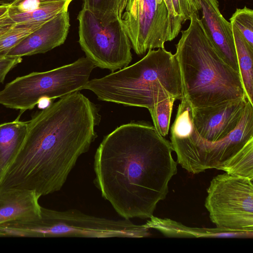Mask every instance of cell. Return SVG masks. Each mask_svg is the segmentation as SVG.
Instances as JSON below:
<instances>
[{
    "label": "cell",
    "mask_w": 253,
    "mask_h": 253,
    "mask_svg": "<svg viewBox=\"0 0 253 253\" xmlns=\"http://www.w3.org/2000/svg\"><path fill=\"white\" fill-rule=\"evenodd\" d=\"M171 142L145 122L123 125L103 138L95 154L94 183L125 219L150 218L177 172Z\"/></svg>",
    "instance_id": "cell-1"
},
{
    "label": "cell",
    "mask_w": 253,
    "mask_h": 253,
    "mask_svg": "<svg viewBox=\"0 0 253 253\" xmlns=\"http://www.w3.org/2000/svg\"><path fill=\"white\" fill-rule=\"evenodd\" d=\"M96 106L79 91L63 96L28 122L22 145L0 182V190L59 191L79 157L97 136Z\"/></svg>",
    "instance_id": "cell-2"
},
{
    "label": "cell",
    "mask_w": 253,
    "mask_h": 253,
    "mask_svg": "<svg viewBox=\"0 0 253 253\" xmlns=\"http://www.w3.org/2000/svg\"><path fill=\"white\" fill-rule=\"evenodd\" d=\"M189 20L175 44L182 99L192 108H200L247 98L239 72L220 57L198 13Z\"/></svg>",
    "instance_id": "cell-3"
},
{
    "label": "cell",
    "mask_w": 253,
    "mask_h": 253,
    "mask_svg": "<svg viewBox=\"0 0 253 253\" xmlns=\"http://www.w3.org/2000/svg\"><path fill=\"white\" fill-rule=\"evenodd\" d=\"M84 89L101 101L147 109L168 98H183L177 60L165 47L149 49L134 64L89 80Z\"/></svg>",
    "instance_id": "cell-4"
},
{
    "label": "cell",
    "mask_w": 253,
    "mask_h": 253,
    "mask_svg": "<svg viewBox=\"0 0 253 253\" xmlns=\"http://www.w3.org/2000/svg\"><path fill=\"white\" fill-rule=\"evenodd\" d=\"M5 237L138 238L151 234L143 225L129 219H112L85 214L76 210L58 211L41 206L40 216L0 225Z\"/></svg>",
    "instance_id": "cell-5"
},
{
    "label": "cell",
    "mask_w": 253,
    "mask_h": 253,
    "mask_svg": "<svg viewBox=\"0 0 253 253\" xmlns=\"http://www.w3.org/2000/svg\"><path fill=\"white\" fill-rule=\"evenodd\" d=\"M96 68L86 57L45 72L18 77L0 90V105L19 110L33 109L43 99L61 98L84 89Z\"/></svg>",
    "instance_id": "cell-6"
},
{
    "label": "cell",
    "mask_w": 253,
    "mask_h": 253,
    "mask_svg": "<svg viewBox=\"0 0 253 253\" xmlns=\"http://www.w3.org/2000/svg\"><path fill=\"white\" fill-rule=\"evenodd\" d=\"M253 139V104L247 101L238 126L223 139L208 142L199 136L193 126L184 133L170 136L177 163L189 172L198 174L218 169Z\"/></svg>",
    "instance_id": "cell-7"
},
{
    "label": "cell",
    "mask_w": 253,
    "mask_h": 253,
    "mask_svg": "<svg viewBox=\"0 0 253 253\" xmlns=\"http://www.w3.org/2000/svg\"><path fill=\"white\" fill-rule=\"evenodd\" d=\"M205 206L216 227L253 231V180L225 173L214 177Z\"/></svg>",
    "instance_id": "cell-8"
},
{
    "label": "cell",
    "mask_w": 253,
    "mask_h": 253,
    "mask_svg": "<svg viewBox=\"0 0 253 253\" xmlns=\"http://www.w3.org/2000/svg\"><path fill=\"white\" fill-rule=\"evenodd\" d=\"M77 18L79 44L96 67L114 72L128 66L132 59L131 44L122 20L104 24L83 7Z\"/></svg>",
    "instance_id": "cell-9"
},
{
    "label": "cell",
    "mask_w": 253,
    "mask_h": 253,
    "mask_svg": "<svg viewBox=\"0 0 253 253\" xmlns=\"http://www.w3.org/2000/svg\"><path fill=\"white\" fill-rule=\"evenodd\" d=\"M122 22L134 52L141 55L163 48L171 41L169 11L165 2L156 0H128Z\"/></svg>",
    "instance_id": "cell-10"
},
{
    "label": "cell",
    "mask_w": 253,
    "mask_h": 253,
    "mask_svg": "<svg viewBox=\"0 0 253 253\" xmlns=\"http://www.w3.org/2000/svg\"><path fill=\"white\" fill-rule=\"evenodd\" d=\"M247 98L215 105L192 108V121L196 132L211 142L219 141L239 125L244 114Z\"/></svg>",
    "instance_id": "cell-11"
},
{
    "label": "cell",
    "mask_w": 253,
    "mask_h": 253,
    "mask_svg": "<svg viewBox=\"0 0 253 253\" xmlns=\"http://www.w3.org/2000/svg\"><path fill=\"white\" fill-rule=\"evenodd\" d=\"M70 27L69 13L63 11L30 34L7 54L8 57L45 53L64 43Z\"/></svg>",
    "instance_id": "cell-12"
},
{
    "label": "cell",
    "mask_w": 253,
    "mask_h": 253,
    "mask_svg": "<svg viewBox=\"0 0 253 253\" xmlns=\"http://www.w3.org/2000/svg\"><path fill=\"white\" fill-rule=\"evenodd\" d=\"M202 23L222 59L239 72L232 24L220 12L218 0H199Z\"/></svg>",
    "instance_id": "cell-13"
},
{
    "label": "cell",
    "mask_w": 253,
    "mask_h": 253,
    "mask_svg": "<svg viewBox=\"0 0 253 253\" xmlns=\"http://www.w3.org/2000/svg\"><path fill=\"white\" fill-rule=\"evenodd\" d=\"M41 196L34 191L17 189L0 190V225L38 218Z\"/></svg>",
    "instance_id": "cell-14"
},
{
    "label": "cell",
    "mask_w": 253,
    "mask_h": 253,
    "mask_svg": "<svg viewBox=\"0 0 253 253\" xmlns=\"http://www.w3.org/2000/svg\"><path fill=\"white\" fill-rule=\"evenodd\" d=\"M148 229L153 228L168 237L175 238H252L253 231H233L216 227L198 228L188 227L169 218L154 216L144 224Z\"/></svg>",
    "instance_id": "cell-15"
},
{
    "label": "cell",
    "mask_w": 253,
    "mask_h": 253,
    "mask_svg": "<svg viewBox=\"0 0 253 253\" xmlns=\"http://www.w3.org/2000/svg\"><path fill=\"white\" fill-rule=\"evenodd\" d=\"M28 122L20 121L18 117L0 124V182L22 145Z\"/></svg>",
    "instance_id": "cell-16"
},
{
    "label": "cell",
    "mask_w": 253,
    "mask_h": 253,
    "mask_svg": "<svg viewBox=\"0 0 253 253\" xmlns=\"http://www.w3.org/2000/svg\"><path fill=\"white\" fill-rule=\"evenodd\" d=\"M232 28L241 80L248 100L253 104V47L233 24Z\"/></svg>",
    "instance_id": "cell-17"
},
{
    "label": "cell",
    "mask_w": 253,
    "mask_h": 253,
    "mask_svg": "<svg viewBox=\"0 0 253 253\" xmlns=\"http://www.w3.org/2000/svg\"><path fill=\"white\" fill-rule=\"evenodd\" d=\"M73 0H65L41 2L36 9L24 13L11 12L9 14L16 23L46 22L60 13L68 10L70 3Z\"/></svg>",
    "instance_id": "cell-18"
},
{
    "label": "cell",
    "mask_w": 253,
    "mask_h": 253,
    "mask_svg": "<svg viewBox=\"0 0 253 253\" xmlns=\"http://www.w3.org/2000/svg\"><path fill=\"white\" fill-rule=\"evenodd\" d=\"M218 170L226 173L242 176L253 180V139Z\"/></svg>",
    "instance_id": "cell-19"
},
{
    "label": "cell",
    "mask_w": 253,
    "mask_h": 253,
    "mask_svg": "<svg viewBox=\"0 0 253 253\" xmlns=\"http://www.w3.org/2000/svg\"><path fill=\"white\" fill-rule=\"evenodd\" d=\"M44 23L37 22L16 23L0 37V58L6 57L13 47Z\"/></svg>",
    "instance_id": "cell-20"
},
{
    "label": "cell",
    "mask_w": 253,
    "mask_h": 253,
    "mask_svg": "<svg viewBox=\"0 0 253 253\" xmlns=\"http://www.w3.org/2000/svg\"><path fill=\"white\" fill-rule=\"evenodd\" d=\"M120 1L121 0H83V7L89 10L102 23L106 24L120 19Z\"/></svg>",
    "instance_id": "cell-21"
},
{
    "label": "cell",
    "mask_w": 253,
    "mask_h": 253,
    "mask_svg": "<svg viewBox=\"0 0 253 253\" xmlns=\"http://www.w3.org/2000/svg\"><path fill=\"white\" fill-rule=\"evenodd\" d=\"M175 100L173 98H168L148 109L154 126L158 133L163 137L169 133L173 103Z\"/></svg>",
    "instance_id": "cell-22"
},
{
    "label": "cell",
    "mask_w": 253,
    "mask_h": 253,
    "mask_svg": "<svg viewBox=\"0 0 253 253\" xmlns=\"http://www.w3.org/2000/svg\"><path fill=\"white\" fill-rule=\"evenodd\" d=\"M230 22L241 33L253 47V10L247 6L237 8L230 18Z\"/></svg>",
    "instance_id": "cell-23"
},
{
    "label": "cell",
    "mask_w": 253,
    "mask_h": 253,
    "mask_svg": "<svg viewBox=\"0 0 253 253\" xmlns=\"http://www.w3.org/2000/svg\"><path fill=\"white\" fill-rule=\"evenodd\" d=\"M176 16L183 24L192 14L198 13L201 7L199 0H171Z\"/></svg>",
    "instance_id": "cell-24"
},
{
    "label": "cell",
    "mask_w": 253,
    "mask_h": 253,
    "mask_svg": "<svg viewBox=\"0 0 253 253\" xmlns=\"http://www.w3.org/2000/svg\"><path fill=\"white\" fill-rule=\"evenodd\" d=\"M22 60L20 57L6 56L0 58V83L3 82L7 73Z\"/></svg>",
    "instance_id": "cell-25"
},
{
    "label": "cell",
    "mask_w": 253,
    "mask_h": 253,
    "mask_svg": "<svg viewBox=\"0 0 253 253\" xmlns=\"http://www.w3.org/2000/svg\"><path fill=\"white\" fill-rule=\"evenodd\" d=\"M40 3L39 0H22L14 6L9 5L8 10L11 12H28L38 8Z\"/></svg>",
    "instance_id": "cell-26"
},
{
    "label": "cell",
    "mask_w": 253,
    "mask_h": 253,
    "mask_svg": "<svg viewBox=\"0 0 253 253\" xmlns=\"http://www.w3.org/2000/svg\"><path fill=\"white\" fill-rule=\"evenodd\" d=\"M16 23L11 18L8 11L0 17V37L8 31Z\"/></svg>",
    "instance_id": "cell-27"
},
{
    "label": "cell",
    "mask_w": 253,
    "mask_h": 253,
    "mask_svg": "<svg viewBox=\"0 0 253 253\" xmlns=\"http://www.w3.org/2000/svg\"><path fill=\"white\" fill-rule=\"evenodd\" d=\"M22 0H15L13 2H12L10 5V6H14L16 5L18 3L20 2ZM40 2H46V1H59V0H39Z\"/></svg>",
    "instance_id": "cell-28"
},
{
    "label": "cell",
    "mask_w": 253,
    "mask_h": 253,
    "mask_svg": "<svg viewBox=\"0 0 253 253\" xmlns=\"http://www.w3.org/2000/svg\"><path fill=\"white\" fill-rule=\"evenodd\" d=\"M15 0H0V5H10Z\"/></svg>",
    "instance_id": "cell-29"
},
{
    "label": "cell",
    "mask_w": 253,
    "mask_h": 253,
    "mask_svg": "<svg viewBox=\"0 0 253 253\" xmlns=\"http://www.w3.org/2000/svg\"><path fill=\"white\" fill-rule=\"evenodd\" d=\"M0 237H4V235L3 234H2V233H1L0 232Z\"/></svg>",
    "instance_id": "cell-30"
}]
</instances>
